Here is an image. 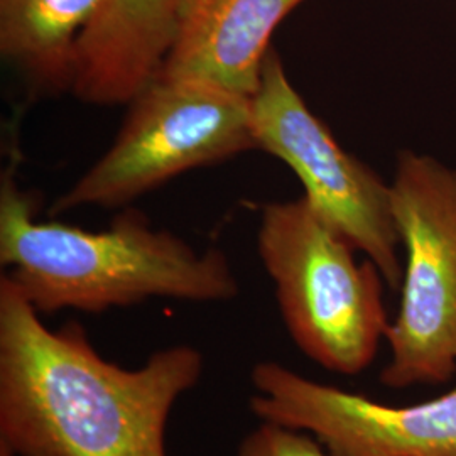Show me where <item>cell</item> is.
Returning a JSON list of instances; mask_svg holds the SVG:
<instances>
[{"instance_id":"9","label":"cell","mask_w":456,"mask_h":456,"mask_svg":"<svg viewBox=\"0 0 456 456\" xmlns=\"http://www.w3.org/2000/svg\"><path fill=\"white\" fill-rule=\"evenodd\" d=\"M303 0H195L158 77L252 97L277 26Z\"/></svg>"},{"instance_id":"12","label":"cell","mask_w":456,"mask_h":456,"mask_svg":"<svg viewBox=\"0 0 456 456\" xmlns=\"http://www.w3.org/2000/svg\"><path fill=\"white\" fill-rule=\"evenodd\" d=\"M0 456H11V455H9V453H5V452H2V450H0Z\"/></svg>"},{"instance_id":"11","label":"cell","mask_w":456,"mask_h":456,"mask_svg":"<svg viewBox=\"0 0 456 456\" xmlns=\"http://www.w3.org/2000/svg\"><path fill=\"white\" fill-rule=\"evenodd\" d=\"M237 456H337L306 431L262 421L245 436Z\"/></svg>"},{"instance_id":"2","label":"cell","mask_w":456,"mask_h":456,"mask_svg":"<svg viewBox=\"0 0 456 456\" xmlns=\"http://www.w3.org/2000/svg\"><path fill=\"white\" fill-rule=\"evenodd\" d=\"M0 264L39 314L102 313L152 297L225 303L240 293L224 250H196L135 210L98 232L39 222L11 171L0 184Z\"/></svg>"},{"instance_id":"3","label":"cell","mask_w":456,"mask_h":456,"mask_svg":"<svg viewBox=\"0 0 456 456\" xmlns=\"http://www.w3.org/2000/svg\"><path fill=\"white\" fill-rule=\"evenodd\" d=\"M257 250L296 346L330 372L367 370L391 323L374 262H357V248L305 196L262 207Z\"/></svg>"},{"instance_id":"6","label":"cell","mask_w":456,"mask_h":456,"mask_svg":"<svg viewBox=\"0 0 456 456\" xmlns=\"http://www.w3.org/2000/svg\"><path fill=\"white\" fill-rule=\"evenodd\" d=\"M257 151L286 164L305 188V198L374 262L391 289L401 288L399 233L391 188L372 167L348 154L313 114L289 82L276 49H269L257 92L250 97Z\"/></svg>"},{"instance_id":"5","label":"cell","mask_w":456,"mask_h":456,"mask_svg":"<svg viewBox=\"0 0 456 456\" xmlns=\"http://www.w3.org/2000/svg\"><path fill=\"white\" fill-rule=\"evenodd\" d=\"M389 188L406 265L380 382L395 391L446 384L456 375V169L404 151Z\"/></svg>"},{"instance_id":"4","label":"cell","mask_w":456,"mask_h":456,"mask_svg":"<svg viewBox=\"0 0 456 456\" xmlns=\"http://www.w3.org/2000/svg\"><path fill=\"white\" fill-rule=\"evenodd\" d=\"M114 142L51 213L118 208L198 167L257 151L250 98L210 83L156 77L132 98Z\"/></svg>"},{"instance_id":"8","label":"cell","mask_w":456,"mask_h":456,"mask_svg":"<svg viewBox=\"0 0 456 456\" xmlns=\"http://www.w3.org/2000/svg\"><path fill=\"white\" fill-rule=\"evenodd\" d=\"M195 0H107L77 46L71 94L127 105L164 65Z\"/></svg>"},{"instance_id":"1","label":"cell","mask_w":456,"mask_h":456,"mask_svg":"<svg viewBox=\"0 0 456 456\" xmlns=\"http://www.w3.org/2000/svg\"><path fill=\"white\" fill-rule=\"evenodd\" d=\"M203 369L191 345L120 367L78 323L48 328L0 277V450L11 456H167L173 408Z\"/></svg>"},{"instance_id":"10","label":"cell","mask_w":456,"mask_h":456,"mask_svg":"<svg viewBox=\"0 0 456 456\" xmlns=\"http://www.w3.org/2000/svg\"><path fill=\"white\" fill-rule=\"evenodd\" d=\"M107 0H0V54L37 92L71 90L77 46Z\"/></svg>"},{"instance_id":"7","label":"cell","mask_w":456,"mask_h":456,"mask_svg":"<svg viewBox=\"0 0 456 456\" xmlns=\"http://www.w3.org/2000/svg\"><path fill=\"white\" fill-rule=\"evenodd\" d=\"M250 409L261 421L306 431L337 456H456V386L436 399L391 406L259 362Z\"/></svg>"}]
</instances>
